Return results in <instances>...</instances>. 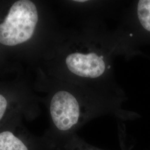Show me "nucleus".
<instances>
[{
	"label": "nucleus",
	"instance_id": "1",
	"mask_svg": "<svg viewBox=\"0 0 150 150\" xmlns=\"http://www.w3.org/2000/svg\"><path fill=\"white\" fill-rule=\"evenodd\" d=\"M38 20V10L32 1H16L0 24V43L13 46L27 41L32 38Z\"/></svg>",
	"mask_w": 150,
	"mask_h": 150
},
{
	"label": "nucleus",
	"instance_id": "2",
	"mask_svg": "<svg viewBox=\"0 0 150 150\" xmlns=\"http://www.w3.org/2000/svg\"><path fill=\"white\" fill-rule=\"evenodd\" d=\"M65 62L71 73L85 82L101 80L109 75L111 69L105 53L93 47H82L69 54Z\"/></svg>",
	"mask_w": 150,
	"mask_h": 150
},
{
	"label": "nucleus",
	"instance_id": "3",
	"mask_svg": "<svg viewBox=\"0 0 150 150\" xmlns=\"http://www.w3.org/2000/svg\"><path fill=\"white\" fill-rule=\"evenodd\" d=\"M0 150H28L26 146L10 131L0 133Z\"/></svg>",
	"mask_w": 150,
	"mask_h": 150
},
{
	"label": "nucleus",
	"instance_id": "4",
	"mask_svg": "<svg viewBox=\"0 0 150 150\" xmlns=\"http://www.w3.org/2000/svg\"><path fill=\"white\" fill-rule=\"evenodd\" d=\"M137 16L139 23L150 32V0H140L137 5Z\"/></svg>",
	"mask_w": 150,
	"mask_h": 150
},
{
	"label": "nucleus",
	"instance_id": "5",
	"mask_svg": "<svg viewBox=\"0 0 150 150\" xmlns=\"http://www.w3.org/2000/svg\"><path fill=\"white\" fill-rule=\"evenodd\" d=\"M122 150H127L126 144L122 143ZM69 150H105L88 144L83 139L76 134L71 137L69 144Z\"/></svg>",
	"mask_w": 150,
	"mask_h": 150
},
{
	"label": "nucleus",
	"instance_id": "6",
	"mask_svg": "<svg viewBox=\"0 0 150 150\" xmlns=\"http://www.w3.org/2000/svg\"><path fill=\"white\" fill-rule=\"evenodd\" d=\"M7 106V101L5 97L0 94V121L3 117Z\"/></svg>",
	"mask_w": 150,
	"mask_h": 150
}]
</instances>
